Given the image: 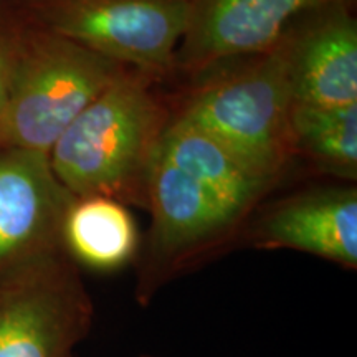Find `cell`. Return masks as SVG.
I'll return each mask as SVG.
<instances>
[{
    "label": "cell",
    "mask_w": 357,
    "mask_h": 357,
    "mask_svg": "<svg viewBox=\"0 0 357 357\" xmlns=\"http://www.w3.org/2000/svg\"><path fill=\"white\" fill-rule=\"evenodd\" d=\"M278 187L174 113L147 185L151 223L134 261L136 301L147 306L171 281L240 245Z\"/></svg>",
    "instance_id": "1"
},
{
    "label": "cell",
    "mask_w": 357,
    "mask_h": 357,
    "mask_svg": "<svg viewBox=\"0 0 357 357\" xmlns=\"http://www.w3.org/2000/svg\"><path fill=\"white\" fill-rule=\"evenodd\" d=\"M164 86L128 70L58 137L48 160L73 197L102 195L146 211L151 169L174 118Z\"/></svg>",
    "instance_id": "2"
},
{
    "label": "cell",
    "mask_w": 357,
    "mask_h": 357,
    "mask_svg": "<svg viewBox=\"0 0 357 357\" xmlns=\"http://www.w3.org/2000/svg\"><path fill=\"white\" fill-rule=\"evenodd\" d=\"M171 96L174 113L250 171L281 185L294 155L289 137L293 98L278 45L200 71Z\"/></svg>",
    "instance_id": "3"
},
{
    "label": "cell",
    "mask_w": 357,
    "mask_h": 357,
    "mask_svg": "<svg viewBox=\"0 0 357 357\" xmlns=\"http://www.w3.org/2000/svg\"><path fill=\"white\" fill-rule=\"evenodd\" d=\"M3 22L10 37L12 66L0 116V149L48 155L89 102L132 68L29 24L13 8Z\"/></svg>",
    "instance_id": "4"
},
{
    "label": "cell",
    "mask_w": 357,
    "mask_h": 357,
    "mask_svg": "<svg viewBox=\"0 0 357 357\" xmlns=\"http://www.w3.org/2000/svg\"><path fill=\"white\" fill-rule=\"evenodd\" d=\"M13 12L160 83L176 82L187 0H13Z\"/></svg>",
    "instance_id": "5"
},
{
    "label": "cell",
    "mask_w": 357,
    "mask_h": 357,
    "mask_svg": "<svg viewBox=\"0 0 357 357\" xmlns=\"http://www.w3.org/2000/svg\"><path fill=\"white\" fill-rule=\"evenodd\" d=\"M95 316L65 250L0 273V357H73Z\"/></svg>",
    "instance_id": "6"
},
{
    "label": "cell",
    "mask_w": 357,
    "mask_h": 357,
    "mask_svg": "<svg viewBox=\"0 0 357 357\" xmlns=\"http://www.w3.org/2000/svg\"><path fill=\"white\" fill-rule=\"evenodd\" d=\"M240 245L294 250L354 271L357 268V189L319 185L270 199L248 222Z\"/></svg>",
    "instance_id": "7"
},
{
    "label": "cell",
    "mask_w": 357,
    "mask_h": 357,
    "mask_svg": "<svg viewBox=\"0 0 357 357\" xmlns=\"http://www.w3.org/2000/svg\"><path fill=\"white\" fill-rule=\"evenodd\" d=\"M293 102H357V22L354 10L331 0L301 12L276 42Z\"/></svg>",
    "instance_id": "8"
},
{
    "label": "cell",
    "mask_w": 357,
    "mask_h": 357,
    "mask_svg": "<svg viewBox=\"0 0 357 357\" xmlns=\"http://www.w3.org/2000/svg\"><path fill=\"white\" fill-rule=\"evenodd\" d=\"M326 2L331 0H187L176 82L223 61L268 52L294 17Z\"/></svg>",
    "instance_id": "9"
},
{
    "label": "cell",
    "mask_w": 357,
    "mask_h": 357,
    "mask_svg": "<svg viewBox=\"0 0 357 357\" xmlns=\"http://www.w3.org/2000/svg\"><path fill=\"white\" fill-rule=\"evenodd\" d=\"M73 199L47 154L0 149V273L63 250L61 229Z\"/></svg>",
    "instance_id": "10"
},
{
    "label": "cell",
    "mask_w": 357,
    "mask_h": 357,
    "mask_svg": "<svg viewBox=\"0 0 357 357\" xmlns=\"http://www.w3.org/2000/svg\"><path fill=\"white\" fill-rule=\"evenodd\" d=\"M142 235L128 205L102 195L71 200L65 213L61 243L78 268L113 273L134 265Z\"/></svg>",
    "instance_id": "11"
},
{
    "label": "cell",
    "mask_w": 357,
    "mask_h": 357,
    "mask_svg": "<svg viewBox=\"0 0 357 357\" xmlns=\"http://www.w3.org/2000/svg\"><path fill=\"white\" fill-rule=\"evenodd\" d=\"M289 137L294 162L339 181H357V102L318 106L293 102Z\"/></svg>",
    "instance_id": "12"
},
{
    "label": "cell",
    "mask_w": 357,
    "mask_h": 357,
    "mask_svg": "<svg viewBox=\"0 0 357 357\" xmlns=\"http://www.w3.org/2000/svg\"><path fill=\"white\" fill-rule=\"evenodd\" d=\"M10 66H12V48L10 37L6 22H0V116L6 108L10 84Z\"/></svg>",
    "instance_id": "13"
},
{
    "label": "cell",
    "mask_w": 357,
    "mask_h": 357,
    "mask_svg": "<svg viewBox=\"0 0 357 357\" xmlns=\"http://www.w3.org/2000/svg\"><path fill=\"white\" fill-rule=\"evenodd\" d=\"M337 2L344 3V6L352 8V10H356V2H357V0H337Z\"/></svg>",
    "instance_id": "14"
},
{
    "label": "cell",
    "mask_w": 357,
    "mask_h": 357,
    "mask_svg": "<svg viewBox=\"0 0 357 357\" xmlns=\"http://www.w3.org/2000/svg\"><path fill=\"white\" fill-rule=\"evenodd\" d=\"M141 357H159V356H151V354H144V356H141Z\"/></svg>",
    "instance_id": "15"
}]
</instances>
